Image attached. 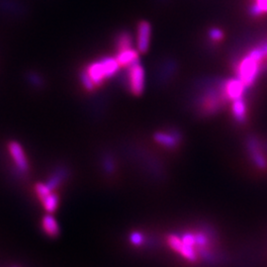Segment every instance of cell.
Instances as JSON below:
<instances>
[{
	"label": "cell",
	"instance_id": "cell-1",
	"mask_svg": "<svg viewBox=\"0 0 267 267\" xmlns=\"http://www.w3.org/2000/svg\"><path fill=\"white\" fill-rule=\"evenodd\" d=\"M226 80L219 77H207L196 84L197 93L194 97V104L198 114L203 117L212 116L230 100L225 89Z\"/></svg>",
	"mask_w": 267,
	"mask_h": 267
},
{
	"label": "cell",
	"instance_id": "cell-2",
	"mask_svg": "<svg viewBox=\"0 0 267 267\" xmlns=\"http://www.w3.org/2000/svg\"><path fill=\"white\" fill-rule=\"evenodd\" d=\"M267 58V51L261 44L253 48L236 66V74L247 88L254 85L262 72L264 62Z\"/></svg>",
	"mask_w": 267,
	"mask_h": 267
},
{
	"label": "cell",
	"instance_id": "cell-3",
	"mask_svg": "<svg viewBox=\"0 0 267 267\" xmlns=\"http://www.w3.org/2000/svg\"><path fill=\"white\" fill-rule=\"evenodd\" d=\"M120 65L115 57H102L82 68L96 89L118 73Z\"/></svg>",
	"mask_w": 267,
	"mask_h": 267
},
{
	"label": "cell",
	"instance_id": "cell-4",
	"mask_svg": "<svg viewBox=\"0 0 267 267\" xmlns=\"http://www.w3.org/2000/svg\"><path fill=\"white\" fill-rule=\"evenodd\" d=\"M125 68L126 72L124 76V83L126 89L134 96H140L144 90L145 85L143 67L140 65L139 61H137L134 63L133 65Z\"/></svg>",
	"mask_w": 267,
	"mask_h": 267
},
{
	"label": "cell",
	"instance_id": "cell-5",
	"mask_svg": "<svg viewBox=\"0 0 267 267\" xmlns=\"http://www.w3.org/2000/svg\"><path fill=\"white\" fill-rule=\"evenodd\" d=\"M151 26L147 21L141 20L136 26V47L139 54L147 52L150 44Z\"/></svg>",
	"mask_w": 267,
	"mask_h": 267
},
{
	"label": "cell",
	"instance_id": "cell-6",
	"mask_svg": "<svg viewBox=\"0 0 267 267\" xmlns=\"http://www.w3.org/2000/svg\"><path fill=\"white\" fill-rule=\"evenodd\" d=\"M178 69L177 63L174 60H164L156 69L155 81L160 85L167 84L175 75Z\"/></svg>",
	"mask_w": 267,
	"mask_h": 267
},
{
	"label": "cell",
	"instance_id": "cell-7",
	"mask_svg": "<svg viewBox=\"0 0 267 267\" xmlns=\"http://www.w3.org/2000/svg\"><path fill=\"white\" fill-rule=\"evenodd\" d=\"M167 244L173 251H175L176 253L181 255L184 259L188 260L189 262L193 263L197 260L196 251L194 249H191V248L184 246L179 237H177L175 235H170L167 238Z\"/></svg>",
	"mask_w": 267,
	"mask_h": 267
},
{
	"label": "cell",
	"instance_id": "cell-8",
	"mask_svg": "<svg viewBox=\"0 0 267 267\" xmlns=\"http://www.w3.org/2000/svg\"><path fill=\"white\" fill-rule=\"evenodd\" d=\"M248 149L252 155L254 163L263 170H266L267 168V160L266 156L263 154L261 150V144L260 140L256 136H250L247 141Z\"/></svg>",
	"mask_w": 267,
	"mask_h": 267
},
{
	"label": "cell",
	"instance_id": "cell-9",
	"mask_svg": "<svg viewBox=\"0 0 267 267\" xmlns=\"http://www.w3.org/2000/svg\"><path fill=\"white\" fill-rule=\"evenodd\" d=\"M8 150L16 166L21 171H27L29 169V163H28V159L26 157L25 151L23 147L21 146V144L14 140L10 141L8 143Z\"/></svg>",
	"mask_w": 267,
	"mask_h": 267
},
{
	"label": "cell",
	"instance_id": "cell-10",
	"mask_svg": "<svg viewBox=\"0 0 267 267\" xmlns=\"http://www.w3.org/2000/svg\"><path fill=\"white\" fill-rule=\"evenodd\" d=\"M153 138L157 143L165 147L173 148L180 143L181 134L179 131L170 129L168 132H156L153 134Z\"/></svg>",
	"mask_w": 267,
	"mask_h": 267
},
{
	"label": "cell",
	"instance_id": "cell-11",
	"mask_svg": "<svg viewBox=\"0 0 267 267\" xmlns=\"http://www.w3.org/2000/svg\"><path fill=\"white\" fill-rule=\"evenodd\" d=\"M225 89H226L228 98L234 101L236 99L244 97L246 90L248 88L246 87V85L243 83V81L240 78L236 77V78H230L226 80Z\"/></svg>",
	"mask_w": 267,
	"mask_h": 267
},
{
	"label": "cell",
	"instance_id": "cell-12",
	"mask_svg": "<svg viewBox=\"0 0 267 267\" xmlns=\"http://www.w3.org/2000/svg\"><path fill=\"white\" fill-rule=\"evenodd\" d=\"M114 51L115 54H119L123 51L133 49V36L128 31H120L114 38Z\"/></svg>",
	"mask_w": 267,
	"mask_h": 267
},
{
	"label": "cell",
	"instance_id": "cell-13",
	"mask_svg": "<svg viewBox=\"0 0 267 267\" xmlns=\"http://www.w3.org/2000/svg\"><path fill=\"white\" fill-rule=\"evenodd\" d=\"M232 113L237 123L239 124H245L247 121L248 116V108L247 103L245 101V98H239L233 101L232 105Z\"/></svg>",
	"mask_w": 267,
	"mask_h": 267
},
{
	"label": "cell",
	"instance_id": "cell-14",
	"mask_svg": "<svg viewBox=\"0 0 267 267\" xmlns=\"http://www.w3.org/2000/svg\"><path fill=\"white\" fill-rule=\"evenodd\" d=\"M115 58L117 59L120 67H127L139 61V53L134 49H129L116 54Z\"/></svg>",
	"mask_w": 267,
	"mask_h": 267
},
{
	"label": "cell",
	"instance_id": "cell-15",
	"mask_svg": "<svg viewBox=\"0 0 267 267\" xmlns=\"http://www.w3.org/2000/svg\"><path fill=\"white\" fill-rule=\"evenodd\" d=\"M42 227L44 232L50 237L55 238L60 234V226L57 220L51 214H48L43 218Z\"/></svg>",
	"mask_w": 267,
	"mask_h": 267
},
{
	"label": "cell",
	"instance_id": "cell-16",
	"mask_svg": "<svg viewBox=\"0 0 267 267\" xmlns=\"http://www.w3.org/2000/svg\"><path fill=\"white\" fill-rule=\"evenodd\" d=\"M41 202H42L45 210L49 214H52V213H54L58 209V206H59V203H60V199H59V196L56 193L51 192L47 197H45Z\"/></svg>",
	"mask_w": 267,
	"mask_h": 267
},
{
	"label": "cell",
	"instance_id": "cell-17",
	"mask_svg": "<svg viewBox=\"0 0 267 267\" xmlns=\"http://www.w3.org/2000/svg\"><path fill=\"white\" fill-rule=\"evenodd\" d=\"M27 78H28V82L35 88H38V89H41L45 86V81H44V78L42 75L38 74L37 72H33L31 71L28 75H27Z\"/></svg>",
	"mask_w": 267,
	"mask_h": 267
},
{
	"label": "cell",
	"instance_id": "cell-18",
	"mask_svg": "<svg viewBox=\"0 0 267 267\" xmlns=\"http://www.w3.org/2000/svg\"><path fill=\"white\" fill-rule=\"evenodd\" d=\"M35 191L37 193V196L40 200L42 201L45 197H47L52 190L50 189V187L46 184V183H38L35 187Z\"/></svg>",
	"mask_w": 267,
	"mask_h": 267
},
{
	"label": "cell",
	"instance_id": "cell-19",
	"mask_svg": "<svg viewBox=\"0 0 267 267\" xmlns=\"http://www.w3.org/2000/svg\"><path fill=\"white\" fill-rule=\"evenodd\" d=\"M208 37L210 40L214 41V42H219L221 40H223L224 38V33L221 29L219 28H211L209 31H208Z\"/></svg>",
	"mask_w": 267,
	"mask_h": 267
},
{
	"label": "cell",
	"instance_id": "cell-20",
	"mask_svg": "<svg viewBox=\"0 0 267 267\" xmlns=\"http://www.w3.org/2000/svg\"><path fill=\"white\" fill-rule=\"evenodd\" d=\"M130 243L134 247H139L144 243V237L139 232H133L129 237Z\"/></svg>",
	"mask_w": 267,
	"mask_h": 267
},
{
	"label": "cell",
	"instance_id": "cell-21",
	"mask_svg": "<svg viewBox=\"0 0 267 267\" xmlns=\"http://www.w3.org/2000/svg\"><path fill=\"white\" fill-rule=\"evenodd\" d=\"M249 12H250V14H251L252 16H254V17H260V16H262V15L264 14V12H263L262 9L258 6L257 3L253 4V5L250 7Z\"/></svg>",
	"mask_w": 267,
	"mask_h": 267
},
{
	"label": "cell",
	"instance_id": "cell-22",
	"mask_svg": "<svg viewBox=\"0 0 267 267\" xmlns=\"http://www.w3.org/2000/svg\"><path fill=\"white\" fill-rule=\"evenodd\" d=\"M256 3L262 9L264 14L267 13V0H256Z\"/></svg>",
	"mask_w": 267,
	"mask_h": 267
},
{
	"label": "cell",
	"instance_id": "cell-23",
	"mask_svg": "<svg viewBox=\"0 0 267 267\" xmlns=\"http://www.w3.org/2000/svg\"><path fill=\"white\" fill-rule=\"evenodd\" d=\"M262 45L264 46V48L266 49V51H267V41H265V42H263L262 43Z\"/></svg>",
	"mask_w": 267,
	"mask_h": 267
}]
</instances>
